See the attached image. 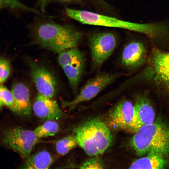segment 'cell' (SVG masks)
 Instances as JSON below:
<instances>
[{
  "instance_id": "obj_22",
  "label": "cell",
  "mask_w": 169,
  "mask_h": 169,
  "mask_svg": "<svg viewBox=\"0 0 169 169\" xmlns=\"http://www.w3.org/2000/svg\"><path fill=\"white\" fill-rule=\"evenodd\" d=\"M81 169H102L103 165L98 157H94L85 161L80 167Z\"/></svg>"
},
{
  "instance_id": "obj_14",
  "label": "cell",
  "mask_w": 169,
  "mask_h": 169,
  "mask_svg": "<svg viewBox=\"0 0 169 169\" xmlns=\"http://www.w3.org/2000/svg\"><path fill=\"white\" fill-rule=\"evenodd\" d=\"M17 111V114L23 116L29 115L32 112L29 91L24 84L18 82L14 84L12 88Z\"/></svg>"
},
{
  "instance_id": "obj_4",
  "label": "cell",
  "mask_w": 169,
  "mask_h": 169,
  "mask_svg": "<svg viewBox=\"0 0 169 169\" xmlns=\"http://www.w3.org/2000/svg\"><path fill=\"white\" fill-rule=\"evenodd\" d=\"M58 60L72 91L76 95L85 65L84 56L76 47L70 48L58 53Z\"/></svg>"
},
{
  "instance_id": "obj_15",
  "label": "cell",
  "mask_w": 169,
  "mask_h": 169,
  "mask_svg": "<svg viewBox=\"0 0 169 169\" xmlns=\"http://www.w3.org/2000/svg\"><path fill=\"white\" fill-rule=\"evenodd\" d=\"M163 155L156 152H151L144 157L134 161L130 168L162 169L165 168L168 161Z\"/></svg>"
},
{
  "instance_id": "obj_9",
  "label": "cell",
  "mask_w": 169,
  "mask_h": 169,
  "mask_svg": "<svg viewBox=\"0 0 169 169\" xmlns=\"http://www.w3.org/2000/svg\"><path fill=\"white\" fill-rule=\"evenodd\" d=\"M67 15L84 24L126 29L131 31L133 22L121 20L90 11L65 8Z\"/></svg>"
},
{
  "instance_id": "obj_7",
  "label": "cell",
  "mask_w": 169,
  "mask_h": 169,
  "mask_svg": "<svg viewBox=\"0 0 169 169\" xmlns=\"http://www.w3.org/2000/svg\"><path fill=\"white\" fill-rule=\"evenodd\" d=\"M89 44L92 69L96 70L112 54L117 47V40L111 33H99L90 36Z\"/></svg>"
},
{
  "instance_id": "obj_18",
  "label": "cell",
  "mask_w": 169,
  "mask_h": 169,
  "mask_svg": "<svg viewBox=\"0 0 169 169\" xmlns=\"http://www.w3.org/2000/svg\"><path fill=\"white\" fill-rule=\"evenodd\" d=\"M59 126L55 120H47L35 128L33 131L39 139L55 135L59 131Z\"/></svg>"
},
{
  "instance_id": "obj_10",
  "label": "cell",
  "mask_w": 169,
  "mask_h": 169,
  "mask_svg": "<svg viewBox=\"0 0 169 169\" xmlns=\"http://www.w3.org/2000/svg\"><path fill=\"white\" fill-rule=\"evenodd\" d=\"M134 114V104L128 100H121L109 115V125L115 129L132 133Z\"/></svg>"
},
{
  "instance_id": "obj_20",
  "label": "cell",
  "mask_w": 169,
  "mask_h": 169,
  "mask_svg": "<svg viewBox=\"0 0 169 169\" xmlns=\"http://www.w3.org/2000/svg\"><path fill=\"white\" fill-rule=\"evenodd\" d=\"M0 106H5L13 112L17 114L15 101L11 92L5 86L1 85L0 87Z\"/></svg>"
},
{
  "instance_id": "obj_13",
  "label": "cell",
  "mask_w": 169,
  "mask_h": 169,
  "mask_svg": "<svg viewBox=\"0 0 169 169\" xmlns=\"http://www.w3.org/2000/svg\"><path fill=\"white\" fill-rule=\"evenodd\" d=\"M32 110L37 117L43 120H56L64 116L55 100L38 93L33 103Z\"/></svg>"
},
{
  "instance_id": "obj_12",
  "label": "cell",
  "mask_w": 169,
  "mask_h": 169,
  "mask_svg": "<svg viewBox=\"0 0 169 169\" xmlns=\"http://www.w3.org/2000/svg\"><path fill=\"white\" fill-rule=\"evenodd\" d=\"M145 92L139 93L135 96L134 104L135 114L132 133H135L142 127L154 122L155 113L150 100Z\"/></svg>"
},
{
  "instance_id": "obj_19",
  "label": "cell",
  "mask_w": 169,
  "mask_h": 169,
  "mask_svg": "<svg viewBox=\"0 0 169 169\" xmlns=\"http://www.w3.org/2000/svg\"><path fill=\"white\" fill-rule=\"evenodd\" d=\"M78 144L75 136L69 135L58 140L55 144V150L57 153L64 156L68 153Z\"/></svg>"
},
{
  "instance_id": "obj_23",
  "label": "cell",
  "mask_w": 169,
  "mask_h": 169,
  "mask_svg": "<svg viewBox=\"0 0 169 169\" xmlns=\"http://www.w3.org/2000/svg\"><path fill=\"white\" fill-rule=\"evenodd\" d=\"M73 0H38L36 4V8L38 9L43 14L45 12L48 6L51 3H68Z\"/></svg>"
},
{
  "instance_id": "obj_6",
  "label": "cell",
  "mask_w": 169,
  "mask_h": 169,
  "mask_svg": "<svg viewBox=\"0 0 169 169\" xmlns=\"http://www.w3.org/2000/svg\"><path fill=\"white\" fill-rule=\"evenodd\" d=\"M38 140L33 130L19 126L6 131L3 135L2 142L22 158H26L30 155Z\"/></svg>"
},
{
  "instance_id": "obj_21",
  "label": "cell",
  "mask_w": 169,
  "mask_h": 169,
  "mask_svg": "<svg viewBox=\"0 0 169 169\" xmlns=\"http://www.w3.org/2000/svg\"><path fill=\"white\" fill-rule=\"evenodd\" d=\"M11 72L10 64L7 59L2 57L0 60V83H3L8 79Z\"/></svg>"
},
{
  "instance_id": "obj_17",
  "label": "cell",
  "mask_w": 169,
  "mask_h": 169,
  "mask_svg": "<svg viewBox=\"0 0 169 169\" xmlns=\"http://www.w3.org/2000/svg\"><path fill=\"white\" fill-rule=\"evenodd\" d=\"M0 9L12 13H30L41 16L42 13L36 8L28 6L19 0H0Z\"/></svg>"
},
{
  "instance_id": "obj_11",
  "label": "cell",
  "mask_w": 169,
  "mask_h": 169,
  "mask_svg": "<svg viewBox=\"0 0 169 169\" xmlns=\"http://www.w3.org/2000/svg\"><path fill=\"white\" fill-rule=\"evenodd\" d=\"M30 75L38 93L49 98L55 95L57 83L54 76L46 68L30 61Z\"/></svg>"
},
{
  "instance_id": "obj_3",
  "label": "cell",
  "mask_w": 169,
  "mask_h": 169,
  "mask_svg": "<svg viewBox=\"0 0 169 169\" xmlns=\"http://www.w3.org/2000/svg\"><path fill=\"white\" fill-rule=\"evenodd\" d=\"M75 133L78 144L90 156L102 154L112 141L111 134L106 125L97 119L80 125L75 129Z\"/></svg>"
},
{
  "instance_id": "obj_1",
  "label": "cell",
  "mask_w": 169,
  "mask_h": 169,
  "mask_svg": "<svg viewBox=\"0 0 169 169\" xmlns=\"http://www.w3.org/2000/svg\"><path fill=\"white\" fill-rule=\"evenodd\" d=\"M28 27L35 44L54 53L76 47L81 38L72 27L50 19L38 18Z\"/></svg>"
},
{
  "instance_id": "obj_16",
  "label": "cell",
  "mask_w": 169,
  "mask_h": 169,
  "mask_svg": "<svg viewBox=\"0 0 169 169\" xmlns=\"http://www.w3.org/2000/svg\"><path fill=\"white\" fill-rule=\"evenodd\" d=\"M54 158L48 151L43 150L29 156L22 167L23 169H46L52 164Z\"/></svg>"
},
{
  "instance_id": "obj_2",
  "label": "cell",
  "mask_w": 169,
  "mask_h": 169,
  "mask_svg": "<svg viewBox=\"0 0 169 169\" xmlns=\"http://www.w3.org/2000/svg\"><path fill=\"white\" fill-rule=\"evenodd\" d=\"M130 144L139 156L151 152L168 155L169 128L160 122L142 127L134 133Z\"/></svg>"
},
{
  "instance_id": "obj_8",
  "label": "cell",
  "mask_w": 169,
  "mask_h": 169,
  "mask_svg": "<svg viewBox=\"0 0 169 169\" xmlns=\"http://www.w3.org/2000/svg\"><path fill=\"white\" fill-rule=\"evenodd\" d=\"M151 51L144 40L138 38L129 41L125 46L120 58L122 65L131 72L138 71L147 64Z\"/></svg>"
},
{
  "instance_id": "obj_5",
  "label": "cell",
  "mask_w": 169,
  "mask_h": 169,
  "mask_svg": "<svg viewBox=\"0 0 169 169\" xmlns=\"http://www.w3.org/2000/svg\"><path fill=\"white\" fill-rule=\"evenodd\" d=\"M122 74L119 72H103L97 74L85 83L72 100L65 102L63 104L71 109L82 102L90 100Z\"/></svg>"
}]
</instances>
